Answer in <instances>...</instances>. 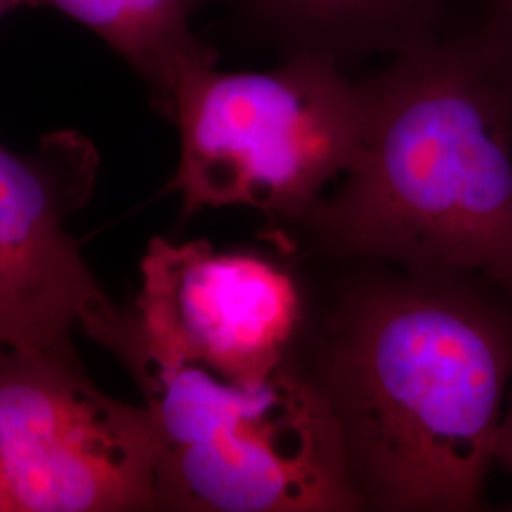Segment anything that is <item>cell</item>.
<instances>
[{"instance_id": "1", "label": "cell", "mask_w": 512, "mask_h": 512, "mask_svg": "<svg viewBox=\"0 0 512 512\" xmlns=\"http://www.w3.org/2000/svg\"><path fill=\"white\" fill-rule=\"evenodd\" d=\"M313 380L363 503L478 511L512 376V302L484 277L410 274L353 294Z\"/></svg>"}, {"instance_id": "9", "label": "cell", "mask_w": 512, "mask_h": 512, "mask_svg": "<svg viewBox=\"0 0 512 512\" xmlns=\"http://www.w3.org/2000/svg\"><path fill=\"white\" fill-rule=\"evenodd\" d=\"M207 2L29 0V6H50L90 29L145 80L156 109L169 118L184 74L217 63V52L192 33V18Z\"/></svg>"}, {"instance_id": "10", "label": "cell", "mask_w": 512, "mask_h": 512, "mask_svg": "<svg viewBox=\"0 0 512 512\" xmlns=\"http://www.w3.org/2000/svg\"><path fill=\"white\" fill-rule=\"evenodd\" d=\"M473 31L512 73V0H473Z\"/></svg>"}, {"instance_id": "6", "label": "cell", "mask_w": 512, "mask_h": 512, "mask_svg": "<svg viewBox=\"0 0 512 512\" xmlns=\"http://www.w3.org/2000/svg\"><path fill=\"white\" fill-rule=\"evenodd\" d=\"M0 452L14 512L162 511L147 408L101 393L80 363L0 349Z\"/></svg>"}, {"instance_id": "5", "label": "cell", "mask_w": 512, "mask_h": 512, "mask_svg": "<svg viewBox=\"0 0 512 512\" xmlns=\"http://www.w3.org/2000/svg\"><path fill=\"white\" fill-rule=\"evenodd\" d=\"M99 154L76 131H54L29 154L0 145V349L78 363L84 334L120 361L133 313L101 289L67 222L92 200Z\"/></svg>"}, {"instance_id": "4", "label": "cell", "mask_w": 512, "mask_h": 512, "mask_svg": "<svg viewBox=\"0 0 512 512\" xmlns=\"http://www.w3.org/2000/svg\"><path fill=\"white\" fill-rule=\"evenodd\" d=\"M215 65L188 71L177 86L169 120L181 154L165 192L179 194L184 215L243 205L270 219H306L357 156L366 80L311 55L272 71Z\"/></svg>"}, {"instance_id": "7", "label": "cell", "mask_w": 512, "mask_h": 512, "mask_svg": "<svg viewBox=\"0 0 512 512\" xmlns=\"http://www.w3.org/2000/svg\"><path fill=\"white\" fill-rule=\"evenodd\" d=\"M141 274L137 330L124 366L145 355L255 387L287 365L302 300L293 275L272 260L219 253L203 239L154 238Z\"/></svg>"}, {"instance_id": "8", "label": "cell", "mask_w": 512, "mask_h": 512, "mask_svg": "<svg viewBox=\"0 0 512 512\" xmlns=\"http://www.w3.org/2000/svg\"><path fill=\"white\" fill-rule=\"evenodd\" d=\"M283 57L348 61L408 52L446 29L452 0H236Z\"/></svg>"}, {"instance_id": "2", "label": "cell", "mask_w": 512, "mask_h": 512, "mask_svg": "<svg viewBox=\"0 0 512 512\" xmlns=\"http://www.w3.org/2000/svg\"><path fill=\"white\" fill-rule=\"evenodd\" d=\"M342 186L306 217L336 255L484 277L512 302V73L473 29L444 31L366 78Z\"/></svg>"}, {"instance_id": "3", "label": "cell", "mask_w": 512, "mask_h": 512, "mask_svg": "<svg viewBox=\"0 0 512 512\" xmlns=\"http://www.w3.org/2000/svg\"><path fill=\"white\" fill-rule=\"evenodd\" d=\"M126 368L156 429L162 511L344 512L365 505L323 391L289 365L255 387L145 355Z\"/></svg>"}, {"instance_id": "13", "label": "cell", "mask_w": 512, "mask_h": 512, "mask_svg": "<svg viewBox=\"0 0 512 512\" xmlns=\"http://www.w3.org/2000/svg\"><path fill=\"white\" fill-rule=\"evenodd\" d=\"M21 6H29V0H0V19Z\"/></svg>"}, {"instance_id": "11", "label": "cell", "mask_w": 512, "mask_h": 512, "mask_svg": "<svg viewBox=\"0 0 512 512\" xmlns=\"http://www.w3.org/2000/svg\"><path fill=\"white\" fill-rule=\"evenodd\" d=\"M494 463H499L512 475V397L509 410H507V414H503L499 433L495 439Z\"/></svg>"}, {"instance_id": "12", "label": "cell", "mask_w": 512, "mask_h": 512, "mask_svg": "<svg viewBox=\"0 0 512 512\" xmlns=\"http://www.w3.org/2000/svg\"><path fill=\"white\" fill-rule=\"evenodd\" d=\"M0 512H14L12 497L8 490V480H6V471H4V461H2V452H0Z\"/></svg>"}]
</instances>
